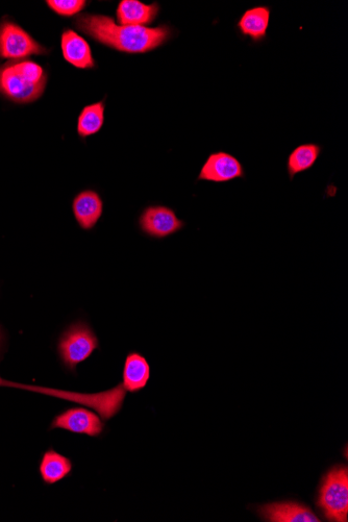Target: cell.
<instances>
[{
    "label": "cell",
    "mask_w": 348,
    "mask_h": 522,
    "mask_svg": "<svg viewBox=\"0 0 348 522\" xmlns=\"http://www.w3.org/2000/svg\"><path fill=\"white\" fill-rule=\"evenodd\" d=\"M260 515L271 522H320L313 511L294 502L273 503L259 508Z\"/></svg>",
    "instance_id": "9c48e42d"
},
{
    "label": "cell",
    "mask_w": 348,
    "mask_h": 522,
    "mask_svg": "<svg viewBox=\"0 0 348 522\" xmlns=\"http://www.w3.org/2000/svg\"><path fill=\"white\" fill-rule=\"evenodd\" d=\"M319 506L331 521L346 522L348 517V470L333 468L320 489Z\"/></svg>",
    "instance_id": "3957f363"
},
{
    "label": "cell",
    "mask_w": 348,
    "mask_h": 522,
    "mask_svg": "<svg viewBox=\"0 0 348 522\" xmlns=\"http://www.w3.org/2000/svg\"><path fill=\"white\" fill-rule=\"evenodd\" d=\"M52 429H62L72 433L97 437L104 431L101 418L91 411L82 408L70 409L57 416Z\"/></svg>",
    "instance_id": "ba28073f"
},
{
    "label": "cell",
    "mask_w": 348,
    "mask_h": 522,
    "mask_svg": "<svg viewBox=\"0 0 348 522\" xmlns=\"http://www.w3.org/2000/svg\"><path fill=\"white\" fill-rule=\"evenodd\" d=\"M159 10L157 4L145 5L138 0H122L116 15L120 26L144 27L156 19Z\"/></svg>",
    "instance_id": "7c38bea8"
},
{
    "label": "cell",
    "mask_w": 348,
    "mask_h": 522,
    "mask_svg": "<svg viewBox=\"0 0 348 522\" xmlns=\"http://www.w3.org/2000/svg\"><path fill=\"white\" fill-rule=\"evenodd\" d=\"M103 208L102 198L91 190L80 193L74 198L72 205L73 214L84 230H91L95 227L103 215Z\"/></svg>",
    "instance_id": "8fae6325"
},
{
    "label": "cell",
    "mask_w": 348,
    "mask_h": 522,
    "mask_svg": "<svg viewBox=\"0 0 348 522\" xmlns=\"http://www.w3.org/2000/svg\"><path fill=\"white\" fill-rule=\"evenodd\" d=\"M269 18L270 12L268 8H254L244 13L238 23V27L243 35L259 41L266 36Z\"/></svg>",
    "instance_id": "5bb4252c"
},
{
    "label": "cell",
    "mask_w": 348,
    "mask_h": 522,
    "mask_svg": "<svg viewBox=\"0 0 348 522\" xmlns=\"http://www.w3.org/2000/svg\"><path fill=\"white\" fill-rule=\"evenodd\" d=\"M245 177L240 161L228 153H214L204 164L198 180L213 183H228Z\"/></svg>",
    "instance_id": "52a82bcc"
},
{
    "label": "cell",
    "mask_w": 348,
    "mask_h": 522,
    "mask_svg": "<svg viewBox=\"0 0 348 522\" xmlns=\"http://www.w3.org/2000/svg\"><path fill=\"white\" fill-rule=\"evenodd\" d=\"M105 106L104 103H96L87 106L82 111L78 122V133L81 137L86 138L92 136L104 126Z\"/></svg>",
    "instance_id": "e0dca14e"
},
{
    "label": "cell",
    "mask_w": 348,
    "mask_h": 522,
    "mask_svg": "<svg viewBox=\"0 0 348 522\" xmlns=\"http://www.w3.org/2000/svg\"><path fill=\"white\" fill-rule=\"evenodd\" d=\"M47 52L45 47L16 23L5 20L0 24V58L17 61L30 56L46 55Z\"/></svg>",
    "instance_id": "5b68a950"
},
{
    "label": "cell",
    "mask_w": 348,
    "mask_h": 522,
    "mask_svg": "<svg viewBox=\"0 0 348 522\" xmlns=\"http://www.w3.org/2000/svg\"><path fill=\"white\" fill-rule=\"evenodd\" d=\"M149 378L151 367L147 360L138 353H131L124 363L123 388L130 392H138L147 385Z\"/></svg>",
    "instance_id": "4fadbf2b"
},
{
    "label": "cell",
    "mask_w": 348,
    "mask_h": 522,
    "mask_svg": "<svg viewBox=\"0 0 348 522\" xmlns=\"http://www.w3.org/2000/svg\"><path fill=\"white\" fill-rule=\"evenodd\" d=\"M98 347V340L93 331L84 322L74 323L62 335L59 353L70 370L87 360Z\"/></svg>",
    "instance_id": "277c9868"
},
{
    "label": "cell",
    "mask_w": 348,
    "mask_h": 522,
    "mask_svg": "<svg viewBox=\"0 0 348 522\" xmlns=\"http://www.w3.org/2000/svg\"><path fill=\"white\" fill-rule=\"evenodd\" d=\"M76 26L99 43L116 49L121 53L145 54L164 44L170 37L167 27L147 28L120 26L103 15H82Z\"/></svg>",
    "instance_id": "6da1fadb"
},
{
    "label": "cell",
    "mask_w": 348,
    "mask_h": 522,
    "mask_svg": "<svg viewBox=\"0 0 348 522\" xmlns=\"http://www.w3.org/2000/svg\"><path fill=\"white\" fill-rule=\"evenodd\" d=\"M321 148L316 144H304L298 146L290 154L287 163V170L290 180H293L298 173L311 169L318 160Z\"/></svg>",
    "instance_id": "2e32d148"
},
{
    "label": "cell",
    "mask_w": 348,
    "mask_h": 522,
    "mask_svg": "<svg viewBox=\"0 0 348 522\" xmlns=\"http://www.w3.org/2000/svg\"><path fill=\"white\" fill-rule=\"evenodd\" d=\"M46 82L44 69L33 61H12L0 67V93L17 104L37 101Z\"/></svg>",
    "instance_id": "7a4b0ae2"
},
{
    "label": "cell",
    "mask_w": 348,
    "mask_h": 522,
    "mask_svg": "<svg viewBox=\"0 0 348 522\" xmlns=\"http://www.w3.org/2000/svg\"><path fill=\"white\" fill-rule=\"evenodd\" d=\"M62 52L64 59L80 69L94 68L95 62L87 41L72 30H66L62 35Z\"/></svg>",
    "instance_id": "30bf717a"
},
{
    "label": "cell",
    "mask_w": 348,
    "mask_h": 522,
    "mask_svg": "<svg viewBox=\"0 0 348 522\" xmlns=\"http://www.w3.org/2000/svg\"><path fill=\"white\" fill-rule=\"evenodd\" d=\"M49 8L61 16H73L82 12L86 7L83 0H48Z\"/></svg>",
    "instance_id": "ac0fdd59"
},
{
    "label": "cell",
    "mask_w": 348,
    "mask_h": 522,
    "mask_svg": "<svg viewBox=\"0 0 348 522\" xmlns=\"http://www.w3.org/2000/svg\"><path fill=\"white\" fill-rule=\"evenodd\" d=\"M3 335L2 331H0V347H2Z\"/></svg>",
    "instance_id": "d6986e66"
},
{
    "label": "cell",
    "mask_w": 348,
    "mask_h": 522,
    "mask_svg": "<svg viewBox=\"0 0 348 522\" xmlns=\"http://www.w3.org/2000/svg\"><path fill=\"white\" fill-rule=\"evenodd\" d=\"M72 465L69 459L51 450L44 454L40 472L45 483L55 484L66 478Z\"/></svg>",
    "instance_id": "9a60e30c"
},
{
    "label": "cell",
    "mask_w": 348,
    "mask_h": 522,
    "mask_svg": "<svg viewBox=\"0 0 348 522\" xmlns=\"http://www.w3.org/2000/svg\"><path fill=\"white\" fill-rule=\"evenodd\" d=\"M139 226L147 236L164 239L181 231L185 223L170 208L152 206L143 211Z\"/></svg>",
    "instance_id": "8992f818"
}]
</instances>
